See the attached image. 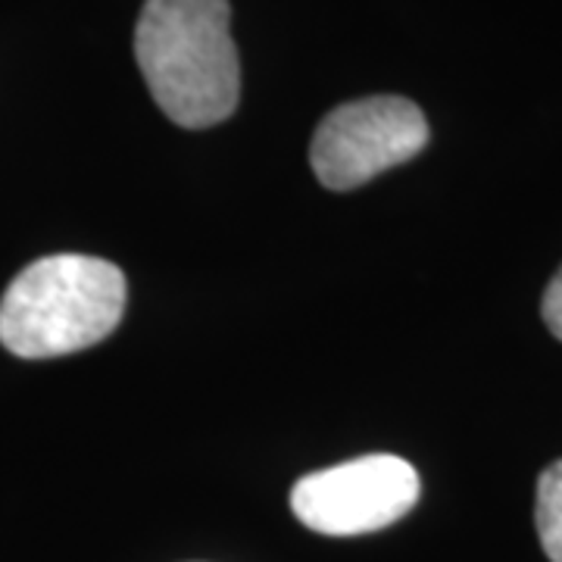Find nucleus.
<instances>
[{"instance_id": "1", "label": "nucleus", "mask_w": 562, "mask_h": 562, "mask_svg": "<svg viewBox=\"0 0 562 562\" xmlns=\"http://www.w3.org/2000/svg\"><path fill=\"white\" fill-rule=\"evenodd\" d=\"M228 0H147L135 60L154 101L181 128L225 122L241 98V63Z\"/></svg>"}, {"instance_id": "2", "label": "nucleus", "mask_w": 562, "mask_h": 562, "mask_svg": "<svg viewBox=\"0 0 562 562\" xmlns=\"http://www.w3.org/2000/svg\"><path fill=\"white\" fill-rule=\"evenodd\" d=\"M120 266L54 254L25 266L0 297V344L22 360H54L94 347L125 313Z\"/></svg>"}, {"instance_id": "3", "label": "nucleus", "mask_w": 562, "mask_h": 562, "mask_svg": "<svg viewBox=\"0 0 562 562\" xmlns=\"http://www.w3.org/2000/svg\"><path fill=\"white\" fill-rule=\"evenodd\" d=\"M428 144L425 113L406 98H366L331 110L313 135L310 166L331 191H350L413 160Z\"/></svg>"}, {"instance_id": "4", "label": "nucleus", "mask_w": 562, "mask_h": 562, "mask_svg": "<svg viewBox=\"0 0 562 562\" xmlns=\"http://www.w3.org/2000/svg\"><path fill=\"white\" fill-rule=\"evenodd\" d=\"M419 501V472L401 457L372 453L303 475L291 491V509L306 528L328 538L382 531Z\"/></svg>"}, {"instance_id": "6", "label": "nucleus", "mask_w": 562, "mask_h": 562, "mask_svg": "<svg viewBox=\"0 0 562 562\" xmlns=\"http://www.w3.org/2000/svg\"><path fill=\"white\" fill-rule=\"evenodd\" d=\"M541 313H543V322H547V328H550V331H553V335L562 341V269L553 276L550 288H547V294H543Z\"/></svg>"}, {"instance_id": "5", "label": "nucleus", "mask_w": 562, "mask_h": 562, "mask_svg": "<svg viewBox=\"0 0 562 562\" xmlns=\"http://www.w3.org/2000/svg\"><path fill=\"white\" fill-rule=\"evenodd\" d=\"M535 522H538L543 553L550 557V562H562V460L543 469V475L538 479Z\"/></svg>"}]
</instances>
